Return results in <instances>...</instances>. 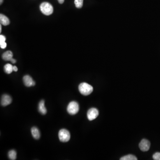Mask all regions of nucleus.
Instances as JSON below:
<instances>
[{
    "mask_svg": "<svg viewBox=\"0 0 160 160\" xmlns=\"http://www.w3.org/2000/svg\"><path fill=\"white\" fill-rule=\"evenodd\" d=\"M78 89L80 93L85 96L90 94L93 91V87L87 83L80 84L79 85Z\"/></svg>",
    "mask_w": 160,
    "mask_h": 160,
    "instance_id": "1",
    "label": "nucleus"
},
{
    "mask_svg": "<svg viewBox=\"0 0 160 160\" xmlns=\"http://www.w3.org/2000/svg\"><path fill=\"white\" fill-rule=\"evenodd\" d=\"M40 8L42 13L46 16H49L53 13V7L48 2H44L41 3L40 6Z\"/></svg>",
    "mask_w": 160,
    "mask_h": 160,
    "instance_id": "2",
    "label": "nucleus"
},
{
    "mask_svg": "<svg viewBox=\"0 0 160 160\" xmlns=\"http://www.w3.org/2000/svg\"><path fill=\"white\" fill-rule=\"evenodd\" d=\"M67 110L70 115H75L79 110V104L76 101H71L68 106Z\"/></svg>",
    "mask_w": 160,
    "mask_h": 160,
    "instance_id": "3",
    "label": "nucleus"
},
{
    "mask_svg": "<svg viewBox=\"0 0 160 160\" xmlns=\"http://www.w3.org/2000/svg\"><path fill=\"white\" fill-rule=\"evenodd\" d=\"M58 137L60 141L61 142H68L70 140V133L67 129H61L58 133Z\"/></svg>",
    "mask_w": 160,
    "mask_h": 160,
    "instance_id": "4",
    "label": "nucleus"
},
{
    "mask_svg": "<svg viewBox=\"0 0 160 160\" xmlns=\"http://www.w3.org/2000/svg\"><path fill=\"white\" fill-rule=\"evenodd\" d=\"M99 115V110L96 108H91L87 112V117L89 121H93Z\"/></svg>",
    "mask_w": 160,
    "mask_h": 160,
    "instance_id": "5",
    "label": "nucleus"
},
{
    "mask_svg": "<svg viewBox=\"0 0 160 160\" xmlns=\"http://www.w3.org/2000/svg\"><path fill=\"white\" fill-rule=\"evenodd\" d=\"M139 147L142 151L143 152L148 151L150 150V143L147 140L143 139L140 143Z\"/></svg>",
    "mask_w": 160,
    "mask_h": 160,
    "instance_id": "6",
    "label": "nucleus"
},
{
    "mask_svg": "<svg viewBox=\"0 0 160 160\" xmlns=\"http://www.w3.org/2000/svg\"><path fill=\"white\" fill-rule=\"evenodd\" d=\"M24 84L27 87H31L34 86L35 82L32 78L29 75H25L23 78Z\"/></svg>",
    "mask_w": 160,
    "mask_h": 160,
    "instance_id": "7",
    "label": "nucleus"
},
{
    "mask_svg": "<svg viewBox=\"0 0 160 160\" xmlns=\"http://www.w3.org/2000/svg\"><path fill=\"white\" fill-rule=\"evenodd\" d=\"M12 99L10 95L7 94H4L2 96L1 99V105L3 106H6L8 105H10L12 103Z\"/></svg>",
    "mask_w": 160,
    "mask_h": 160,
    "instance_id": "8",
    "label": "nucleus"
},
{
    "mask_svg": "<svg viewBox=\"0 0 160 160\" xmlns=\"http://www.w3.org/2000/svg\"><path fill=\"white\" fill-rule=\"evenodd\" d=\"M13 54L11 51H7L3 53L2 57L6 61H10L13 58Z\"/></svg>",
    "mask_w": 160,
    "mask_h": 160,
    "instance_id": "9",
    "label": "nucleus"
},
{
    "mask_svg": "<svg viewBox=\"0 0 160 160\" xmlns=\"http://www.w3.org/2000/svg\"><path fill=\"white\" fill-rule=\"evenodd\" d=\"M38 110L39 112L43 115H45L47 112V110L45 106V101L41 100L39 104Z\"/></svg>",
    "mask_w": 160,
    "mask_h": 160,
    "instance_id": "10",
    "label": "nucleus"
},
{
    "mask_svg": "<svg viewBox=\"0 0 160 160\" xmlns=\"http://www.w3.org/2000/svg\"><path fill=\"white\" fill-rule=\"evenodd\" d=\"M31 133H32V136L35 139H38L40 138V133L39 130L37 127H33L31 129Z\"/></svg>",
    "mask_w": 160,
    "mask_h": 160,
    "instance_id": "11",
    "label": "nucleus"
},
{
    "mask_svg": "<svg viewBox=\"0 0 160 160\" xmlns=\"http://www.w3.org/2000/svg\"><path fill=\"white\" fill-rule=\"evenodd\" d=\"M0 22L1 24L5 26L8 25L10 23V20L6 16L2 14H1L0 15Z\"/></svg>",
    "mask_w": 160,
    "mask_h": 160,
    "instance_id": "12",
    "label": "nucleus"
},
{
    "mask_svg": "<svg viewBox=\"0 0 160 160\" xmlns=\"http://www.w3.org/2000/svg\"><path fill=\"white\" fill-rule=\"evenodd\" d=\"M6 38L4 35L0 36V46L2 49H5L6 47L7 44L6 42Z\"/></svg>",
    "mask_w": 160,
    "mask_h": 160,
    "instance_id": "13",
    "label": "nucleus"
},
{
    "mask_svg": "<svg viewBox=\"0 0 160 160\" xmlns=\"http://www.w3.org/2000/svg\"><path fill=\"white\" fill-rule=\"evenodd\" d=\"M4 70L6 73L7 74H10L13 71V66L10 64H6L4 66Z\"/></svg>",
    "mask_w": 160,
    "mask_h": 160,
    "instance_id": "14",
    "label": "nucleus"
},
{
    "mask_svg": "<svg viewBox=\"0 0 160 160\" xmlns=\"http://www.w3.org/2000/svg\"><path fill=\"white\" fill-rule=\"evenodd\" d=\"M8 157L10 160H16L17 158V153L14 150H11L8 152Z\"/></svg>",
    "mask_w": 160,
    "mask_h": 160,
    "instance_id": "15",
    "label": "nucleus"
},
{
    "mask_svg": "<svg viewBox=\"0 0 160 160\" xmlns=\"http://www.w3.org/2000/svg\"><path fill=\"white\" fill-rule=\"evenodd\" d=\"M121 160H137L138 158L134 155L132 154H129L124 156L120 159Z\"/></svg>",
    "mask_w": 160,
    "mask_h": 160,
    "instance_id": "16",
    "label": "nucleus"
},
{
    "mask_svg": "<svg viewBox=\"0 0 160 160\" xmlns=\"http://www.w3.org/2000/svg\"><path fill=\"white\" fill-rule=\"evenodd\" d=\"M74 3L77 8H82L83 4V0H75Z\"/></svg>",
    "mask_w": 160,
    "mask_h": 160,
    "instance_id": "17",
    "label": "nucleus"
},
{
    "mask_svg": "<svg viewBox=\"0 0 160 160\" xmlns=\"http://www.w3.org/2000/svg\"><path fill=\"white\" fill-rule=\"evenodd\" d=\"M153 159L155 160H160V153L157 152L153 155Z\"/></svg>",
    "mask_w": 160,
    "mask_h": 160,
    "instance_id": "18",
    "label": "nucleus"
},
{
    "mask_svg": "<svg viewBox=\"0 0 160 160\" xmlns=\"http://www.w3.org/2000/svg\"><path fill=\"white\" fill-rule=\"evenodd\" d=\"M13 71H15V72H17V71L18 68H17V67H16V66H13Z\"/></svg>",
    "mask_w": 160,
    "mask_h": 160,
    "instance_id": "19",
    "label": "nucleus"
},
{
    "mask_svg": "<svg viewBox=\"0 0 160 160\" xmlns=\"http://www.w3.org/2000/svg\"><path fill=\"white\" fill-rule=\"evenodd\" d=\"M10 61L11 62V63H13V64H15L16 62V60H15V59H13V58H12V59Z\"/></svg>",
    "mask_w": 160,
    "mask_h": 160,
    "instance_id": "20",
    "label": "nucleus"
},
{
    "mask_svg": "<svg viewBox=\"0 0 160 160\" xmlns=\"http://www.w3.org/2000/svg\"><path fill=\"white\" fill-rule=\"evenodd\" d=\"M57 1H58V2L61 4H63L65 1V0H57Z\"/></svg>",
    "mask_w": 160,
    "mask_h": 160,
    "instance_id": "21",
    "label": "nucleus"
},
{
    "mask_svg": "<svg viewBox=\"0 0 160 160\" xmlns=\"http://www.w3.org/2000/svg\"><path fill=\"white\" fill-rule=\"evenodd\" d=\"M1 29H1V25H0V32H1V30H2Z\"/></svg>",
    "mask_w": 160,
    "mask_h": 160,
    "instance_id": "22",
    "label": "nucleus"
},
{
    "mask_svg": "<svg viewBox=\"0 0 160 160\" xmlns=\"http://www.w3.org/2000/svg\"><path fill=\"white\" fill-rule=\"evenodd\" d=\"M3 0H0V3L1 4H2L3 3Z\"/></svg>",
    "mask_w": 160,
    "mask_h": 160,
    "instance_id": "23",
    "label": "nucleus"
}]
</instances>
